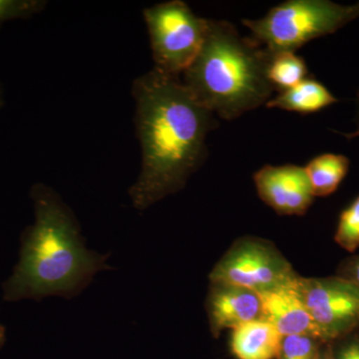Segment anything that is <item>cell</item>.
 Here are the masks:
<instances>
[{
    "label": "cell",
    "instance_id": "2e32d148",
    "mask_svg": "<svg viewBox=\"0 0 359 359\" xmlns=\"http://www.w3.org/2000/svg\"><path fill=\"white\" fill-rule=\"evenodd\" d=\"M320 340L304 335L283 337L278 359H318Z\"/></svg>",
    "mask_w": 359,
    "mask_h": 359
},
{
    "label": "cell",
    "instance_id": "52a82bcc",
    "mask_svg": "<svg viewBox=\"0 0 359 359\" xmlns=\"http://www.w3.org/2000/svg\"><path fill=\"white\" fill-rule=\"evenodd\" d=\"M302 302L320 327L325 342L359 327V287L340 276L295 280Z\"/></svg>",
    "mask_w": 359,
    "mask_h": 359
},
{
    "label": "cell",
    "instance_id": "277c9868",
    "mask_svg": "<svg viewBox=\"0 0 359 359\" xmlns=\"http://www.w3.org/2000/svg\"><path fill=\"white\" fill-rule=\"evenodd\" d=\"M359 16V4L340 6L327 0H290L273 7L261 20H244L250 39L271 54L294 52L332 34Z\"/></svg>",
    "mask_w": 359,
    "mask_h": 359
},
{
    "label": "cell",
    "instance_id": "4fadbf2b",
    "mask_svg": "<svg viewBox=\"0 0 359 359\" xmlns=\"http://www.w3.org/2000/svg\"><path fill=\"white\" fill-rule=\"evenodd\" d=\"M304 168L314 197H327L337 191L346 176L349 160L344 155L323 154L314 158Z\"/></svg>",
    "mask_w": 359,
    "mask_h": 359
},
{
    "label": "cell",
    "instance_id": "7402d4cb",
    "mask_svg": "<svg viewBox=\"0 0 359 359\" xmlns=\"http://www.w3.org/2000/svg\"><path fill=\"white\" fill-rule=\"evenodd\" d=\"M358 98H359V93H358Z\"/></svg>",
    "mask_w": 359,
    "mask_h": 359
},
{
    "label": "cell",
    "instance_id": "8992f818",
    "mask_svg": "<svg viewBox=\"0 0 359 359\" xmlns=\"http://www.w3.org/2000/svg\"><path fill=\"white\" fill-rule=\"evenodd\" d=\"M297 276L275 245L261 238H243L217 263L210 280L262 294L287 285Z\"/></svg>",
    "mask_w": 359,
    "mask_h": 359
},
{
    "label": "cell",
    "instance_id": "30bf717a",
    "mask_svg": "<svg viewBox=\"0 0 359 359\" xmlns=\"http://www.w3.org/2000/svg\"><path fill=\"white\" fill-rule=\"evenodd\" d=\"M207 311L212 332L217 337L223 330H235L261 318V299L257 292L244 287L212 283Z\"/></svg>",
    "mask_w": 359,
    "mask_h": 359
},
{
    "label": "cell",
    "instance_id": "44dd1931",
    "mask_svg": "<svg viewBox=\"0 0 359 359\" xmlns=\"http://www.w3.org/2000/svg\"><path fill=\"white\" fill-rule=\"evenodd\" d=\"M358 136H359V129L358 130V131L354 132V133L346 134V137H347V138H348V139H351V138H354V137H358Z\"/></svg>",
    "mask_w": 359,
    "mask_h": 359
},
{
    "label": "cell",
    "instance_id": "6da1fadb",
    "mask_svg": "<svg viewBox=\"0 0 359 359\" xmlns=\"http://www.w3.org/2000/svg\"><path fill=\"white\" fill-rule=\"evenodd\" d=\"M132 94L142 162L129 196L135 209L145 211L184 189L207 157L216 121L179 77L154 67L135 80Z\"/></svg>",
    "mask_w": 359,
    "mask_h": 359
},
{
    "label": "cell",
    "instance_id": "7c38bea8",
    "mask_svg": "<svg viewBox=\"0 0 359 359\" xmlns=\"http://www.w3.org/2000/svg\"><path fill=\"white\" fill-rule=\"evenodd\" d=\"M337 101V98L323 84L314 79L306 78L294 86L280 92L266 106L309 114L318 112Z\"/></svg>",
    "mask_w": 359,
    "mask_h": 359
},
{
    "label": "cell",
    "instance_id": "5bb4252c",
    "mask_svg": "<svg viewBox=\"0 0 359 359\" xmlns=\"http://www.w3.org/2000/svg\"><path fill=\"white\" fill-rule=\"evenodd\" d=\"M306 74L308 67L304 58L297 56L294 52L271 54L269 79L278 93L306 79Z\"/></svg>",
    "mask_w": 359,
    "mask_h": 359
},
{
    "label": "cell",
    "instance_id": "ba28073f",
    "mask_svg": "<svg viewBox=\"0 0 359 359\" xmlns=\"http://www.w3.org/2000/svg\"><path fill=\"white\" fill-rule=\"evenodd\" d=\"M254 180L259 198L278 214L302 216L313 204V189L304 167L266 165Z\"/></svg>",
    "mask_w": 359,
    "mask_h": 359
},
{
    "label": "cell",
    "instance_id": "3957f363",
    "mask_svg": "<svg viewBox=\"0 0 359 359\" xmlns=\"http://www.w3.org/2000/svg\"><path fill=\"white\" fill-rule=\"evenodd\" d=\"M271 54L242 37L224 20H210L197 57L183 73V83L204 107L233 120L266 105L276 91L269 79Z\"/></svg>",
    "mask_w": 359,
    "mask_h": 359
},
{
    "label": "cell",
    "instance_id": "d6986e66",
    "mask_svg": "<svg viewBox=\"0 0 359 359\" xmlns=\"http://www.w3.org/2000/svg\"><path fill=\"white\" fill-rule=\"evenodd\" d=\"M337 359H359V339L351 340L342 347Z\"/></svg>",
    "mask_w": 359,
    "mask_h": 359
},
{
    "label": "cell",
    "instance_id": "8fae6325",
    "mask_svg": "<svg viewBox=\"0 0 359 359\" xmlns=\"http://www.w3.org/2000/svg\"><path fill=\"white\" fill-rule=\"evenodd\" d=\"M283 337L268 321H250L233 330L231 351L238 359H275L280 355Z\"/></svg>",
    "mask_w": 359,
    "mask_h": 359
},
{
    "label": "cell",
    "instance_id": "9c48e42d",
    "mask_svg": "<svg viewBox=\"0 0 359 359\" xmlns=\"http://www.w3.org/2000/svg\"><path fill=\"white\" fill-rule=\"evenodd\" d=\"M297 276L287 285L257 294L261 299V318L273 325L283 337L304 335L325 342L297 292Z\"/></svg>",
    "mask_w": 359,
    "mask_h": 359
},
{
    "label": "cell",
    "instance_id": "ffe728a7",
    "mask_svg": "<svg viewBox=\"0 0 359 359\" xmlns=\"http://www.w3.org/2000/svg\"><path fill=\"white\" fill-rule=\"evenodd\" d=\"M6 330L4 325H0V349L6 344Z\"/></svg>",
    "mask_w": 359,
    "mask_h": 359
},
{
    "label": "cell",
    "instance_id": "9a60e30c",
    "mask_svg": "<svg viewBox=\"0 0 359 359\" xmlns=\"http://www.w3.org/2000/svg\"><path fill=\"white\" fill-rule=\"evenodd\" d=\"M334 240L349 252H355L359 247V196L340 215Z\"/></svg>",
    "mask_w": 359,
    "mask_h": 359
},
{
    "label": "cell",
    "instance_id": "5b68a950",
    "mask_svg": "<svg viewBox=\"0 0 359 359\" xmlns=\"http://www.w3.org/2000/svg\"><path fill=\"white\" fill-rule=\"evenodd\" d=\"M154 68L179 77L197 57L209 20L199 18L181 0L163 2L143 11Z\"/></svg>",
    "mask_w": 359,
    "mask_h": 359
},
{
    "label": "cell",
    "instance_id": "e0dca14e",
    "mask_svg": "<svg viewBox=\"0 0 359 359\" xmlns=\"http://www.w3.org/2000/svg\"><path fill=\"white\" fill-rule=\"evenodd\" d=\"M43 0H0V26L9 20L28 18L46 6Z\"/></svg>",
    "mask_w": 359,
    "mask_h": 359
},
{
    "label": "cell",
    "instance_id": "ac0fdd59",
    "mask_svg": "<svg viewBox=\"0 0 359 359\" xmlns=\"http://www.w3.org/2000/svg\"><path fill=\"white\" fill-rule=\"evenodd\" d=\"M339 276L351 280L359 287V255L348 257L341 264L339 269Z\"/></svg>",
    "mask_w": 359,
    "mask_h": 359
},
{
    "label": "cell",
    "instance_id": "7a4b0ae2",
    "mask_svg": "<svg viewBox=\"0 0 359 359\" xmlns=\"http://www.w3.org/2000/svg\"><path fill=\"white\" fill-rule=\"evenodd\" d=\"M35 219L20 238V261L2 285L4 301L73 299L110 271V254L88 249L76 217L55 190L35 184L30 191Z\"/></svg>",
    "mask_w": 359,
    "mask_h": 359
}]
</instances>
